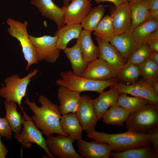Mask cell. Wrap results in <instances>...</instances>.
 Instances as JSON below:
<instances>
[{
    "label": "cell",
    "mask_w": 158,
    "mask_h": 158,
    "mask_svg": "<svg viewBox=\"0 0 158 158\" xmlns=\"http://www.w3.org/2000/svg\"><path fill=\"white\" fill-rule=\"evenodd\" d=\"M158 29V19L149 17L137 26L132 31V34L138 46L147 43L152 33Z\"/></svg>",
    "instance_id": "24"
},
{
    "label": "cell",
    "mask_w": 158,
    "mask_h": 158,
    "mask_svg": "<svg viewBox=\"0 0 158 158\" xmlns=\"http://www.w3.org/2000/svg\"><path fill=\"white\" fill-rule=\"evenodd\" d=\"M60 125L63 132L73 140L78 141L82 139L83 129L75 113H69L62 115L60 117Z\"/></svg>",
    "instance_id": "20"
},
{
    "label": "cell",
    "mask_w": 158,
    "mask_h": 158,
    "mask_svg": "<svg viewBox=\"0 0 158 158\" xmlns=\"http://www.w3.org/2000/svg\"></svg>",
    "instance_id": "46"
},
{
    "label": "cell",
    "mask_w": 158,
    "mask_h": 158,
    "mask_svg": "<svg viewBox=\"0 0 158 158\" xmlns=\"http://www.w3.org/2000/svg\"><path fill=\"white\" fill-rule=\"evenodd\" d=\"M151 146L131 148L120 152H111L109 157L112 158H157Z\"/></svg>",
    "instance_id": "29"
},
{
    "label": "cell",
    "mask_w": 158,
    "mask_h": 158,
    "mask_svg": "<svg viewBox=\"0 0 158 158\" xmlns=\"http://www.w3.org/2000/svg\"><path fill=\"white\" fill-rule=\"evenodd\" d=\"M38 72V69L35 68L23 78H20L18 74L8 77L4 80L5 85L0 88V96L6 100L16 103L22 111L21 100L26 95L31 79Z\"/></svg>",
    "instance_id": "5"
},
{
    "label": "cell",
    "mask_w": 158,
    "mask_h": 158,
    "mask_svg": "<svg viewBox=\"0 0 158 158\" xmlns=\"http://www.w3.org/2000/svg\"><path fill=\"white\" fill-rule=\"evenodd\" d=\"M8 152V149L5 147L1 141V135H0V158H5Z\"/></svg>",
    "instance_id": "40"
},
{
    "label": "cell",
    "mask_w": 158,
    "mask_h": 158,
    "mask_svg": "<svg viewBox=\"0 0 158 158\" xmlns=\"http://www.w3.org/2000/svg\"><path fill=\"white\" fill-rule=\"evenodd\" d=\"M130 113L127 109L115 104L104 114L102 117L103 121L107 125L122 126Z\"/></svg>",
    "instance_id": "26"
},
{
    "label": "cell",
    "mask_w": 158,
    "mask_h": 158,
    "mask_svg": "<svg viewBox=\"0 0 158 158\" xmlns=\"http://www.w3.org/2000/svg\"><path fill=\"white\" fill-rule=\"evenodd\" d=\"M71 3L63 6L65 24L80 23L92 9L88 0H71Z\"/></svg>",
    "instance_id": "14"
},
{
    "label": "cell",
    "mask_w": 158,
    "mask_h": 158,
    "mask_svg": "<svg viewBox=\"0 0 158 158\" xmlns=\"http://www.w3.org/2000/svg\"><path fill=\"white\" fill-rule=\"evenodd\" d=\"M93 34L96 37L110 42L116 36L112 20L110 16L106 15L99 21Z\"/></svg>",
    "instance_id": "30"
},
{
    "label": "cell",
    "mask_w": 158,
    "mask_h": 158,
    "mask_svg": "<svg viewBox=\"0 0 158 158\" xmlns=\"http://www.w3.org/2000/svg\"><path fill=\"white\" fill-rule=\"evenodd\" d=\"M110 12L116 35L131 29L132 16L129 2L118 6L111 7Z\"/></svg>",
    "instance_id": "13"
},
{
    "label": "cell",
    "mask_w": 158,
    "mask_h": 158,
    "mask_svg": "<svg viewBox=\"0 0 158 158\" xmlns=\"http://www.w3.org/2000/svg\"><path fill=\"white\" fill-rule=\"evenodd\" d=\"M138 67L140 76L145 81L152 86L158 78V64L149 59Z\"/></svg>",
    "instance_id": "34"
},
{
    "label": "cell",
    "mask_w": 158,
    "mask_h": 158,
    "mask_svg": "<svg viewBox=\"0 0 158 158\" xmlns=\"http://www.w3.org/2000/svg\"><path fill=\"white\" fill-rule=\"evenodd\" d=\"M127 60L133 52L139 47L135 42L130 29L116 35L110 41Z\"/></svg>",
    "instance_id": "22"
},
{
    "label": "cell",
    "mask_w": 158,
    "mask_h": 158,
    "mask_svg": "<svg viewBox=\"0 0 158 158\" xmlns=\"http://www.w3.org/2000/svg\"><path fill=\"white\" fill-rule=\"evenodd\" d=\"M113 86L119 94L125 93L143 98L147 99L150 104L158 105V95L155 92L152 86L142 78L131 85L118 82Z\"/></svg>",
    "instance_id": "10"
},
{
    "label": "cell",
    "mask_w": 158,
    "mask_h": 158,
    "mask_svg": "<svg viewBox=\"0 0 158 158\" xmlns=\"http://www.w3.org/2000/svg\"><path fill=\"white\" fill-rule=\"evenodd\" d=\"M110 87L108 91H103L98 97L92 100L97 121L101 119L109 108L116 104L120 94L114 86Z\"/></svg>",
    "instance_id": "19"
},
{
    "label": "cell",
    "mask_w": 158,
    "mask_h": 158,
    "mask_svg": "<svg viewBox=\"0 0 158 158\" xmlns=\"http://www.w3.org/2000/svg\"><path fill=\"white\" fill-rule=\"evenodd\" d=\"M105 11L104 7L102 5L92 8L81 22L82 28L91 32L94 31Z\"/></svg>",
    "instance_id": "32"
},
{
    "label": "cell",
    "mask_w": 158,
    "mask_h": 158,
    "mask_svg": "<svg viewBox=\"0 0 158 158\" xmlns=\"http://www.w3.org/2000/svg\"><path fill=\"white\" fill-rule=\"evenodd\" d=\"M149 38L158 39V29L154 30L152 33Z\"/></svg>",
    "instance_id": "44"
},
{
    "label": "cell",
    "mask_w": 158,
    "mask_h": 158,
    "mask_svg": "<svg viewBox=\"0 0 158 158\" xmlns=\"http://www.w3.org/2000/svg\"><path fill=\"white\" fill-rule=\"evenodd\" d=\"M91 32L84 29L82 30L76 41L83 58L88 62L97 58L99 55V47L94 43L91 37Z\"/></svg>",
    "instance_id": "21"
},
{
    "label": "cell",
    "mask_w": 158,
    "mask_h": 158,
    "mask_svg": "<svg viewBox=\"0 0 158 158\" xmlns=\"http://www.w3.org/2000/svg\"><path fill=\"white\" fill-rule=\"evenodd\" d=\"M60 75L61 78L56 81L57 85L80 92L93 91L100 94L106 88L114 86L118 82L117 78L106 81L95 80L76 75L71 71H62Z\"/></svg>",
    "instance_id": "3"
},
{
    "label": "cell",
    "mask_w": 158,
    "mask_h": 158,
    "mask_svg": "<svg viewBox=\"0 0 158 158\" xmlns=\"http://www.w3.org/2000/svg\"><path fill=\"white\" fill-rule=\"evenodd\" d=\"M149 59L158 64V52L152 51Z\"/></svg>",
    "instance_id": "42"
},
{
    "label": "cell",
    "mask_w": 158,
    "mask_h": 158,
    "mask_svg": "<svg viewBox=\"0 0 158 158\" xmlns=\"http://www.w3.org/2000/svg\"><path fill=\"white\" fill-rule=\"evenodd\" d=\"M7 121L12 132L15 134L20 133L22 130V116L17 110V103L5 100L4 102Z\"/></svg>",
    "instance_id": "28"
},
{
    "label": "cell",
    "mask_w": 158,
    "mask_h": 158,
    "mask_svg": "<svg viewBox=\"0 0 158 158\" xmlns=\"http://www.w3.org/2000/svg\"><path fill=\"white\" fill-rule=\"evenodd\" d=\"M80 93L63 86H59L57 97L59 102V110L61 114L75 113L81 98Z\"/></svg>",
    "instance_id": "16"
},
{
    "label": "cell",
    "mask_w": 158,
    "mask_h": 158,
    "mask_svg": "<svg viewBox=\"0 0 158 158\" xmlns=\"http://www.w3.org/2000/svg\"><path fill=\"white\" fill-rule=\"evenodd\" d=\"M6 23L9 26L7 30L9 34L20 43L24 58L27 63L25 68L27 71L31 65L38 62L34 47L29 39L27 31L28 22L25 21L22 23L10 18Z\"/></svg>",
    "instance_id": "6"
},
{
    "label": "cell",
    "mask_w": 158,
    "mask_h": 158,
    "mask_svg": "<svg viewBox=\"0 0 158 158\" xmlns=\"http://www.w3.org/2000/svg\"><path fill=\"white\" fill-rule=\"evenodd\" d=\"M22 116L23 128L19 133L15 134V139L20 143L24 148H29L32 143H35L42 148L47 154L48 157L55 158L49 151L46 142V140L40 131L36 126L31 117L27 115L23 110Z\"/></svg>",
    "instance_id": "7"
},
{
    "label": "cell",
    "mask_w": 158,
    "mask_h": 158,
    "mask_svg": "<svg viewBox=\"0 0 158 158\" xmlns=\"http://www.w3.org/2000/svg\"><path fill=\"white\" fill-rule=\"evenodd\" d=\"M12 131L6 118H0V135L7 140L12 138Z\"/></svg>",
    "instance_id": "36"
},
{
    "label": "cell",
    "mask_w": 158,
    "mask_h": 158,
    "mask_svg": "<svg viewBox=\"0 0 158 158\" xmlns=\"http://www.w3.org/2000/svg\"><path fill=\"white\" fill-rule=\"evenodd\" d=\"M78 152L87 158H108L111 149L107 144L95 140L87 142L82 139L78 141Z\"/></svg>",
    "instance_id": "15"
},
{
    "label": "cell",
    "mask_w": 158,
    "mask_h": 158,
    "mask_svg": "<svg viewBox=\"0 0 158 158\" xmlns=\"http://www.w3.org/2000/svg\"><path fill=\"white\" fill-rule=\"evenodd\" d=\"M92 100L88 95H82L75 113L81 126L87 133L95 130L98 121Z\"/></svg>",
    "instance_id": "12"
},
{
    "label": "cell",
    "mask_w": 158,
    "mask_h": 158,
    "mask_svg": "<svg viewBox=\"0 0 158 158\" xmlns=\"http://www.w3.org/2000/svg\"><path fill=\"white\" fill-rule=\"evenodd\" d=\"M80 23L66 24L58 29L54 33L57 36V47L60 50H64L69 42L74 39H78L82 30Z\"/></svg>",
    "instance_id": "23"
},
{
    "label": "cell",
    "mask_w": 158,
    "mask_h": 158,
    "mask_svg": "<svg viewBox=\"0 0 158 158\" xmlns=\"http://www.w3.org/2000/svg\"><path fill=\"white\" fill-rule=\"evenodd\" d=\"M73 140L69 136L58 134L51 135L46 140L47 148L50 152L58 158H82L73 146Z\"/></svg>",
    "instance_id": "9"
},
{
    "label": "cell",
    "mask_w": 158,
    "mask_h": 158,
    "mask_svg": "<svg viewBox=\"0 0 158 158\" xmlns=\"http://www.w3.org/2000/svg\"><path fill=\"white\" fill-rule=\"evenodd\" d=\"M118 70L98 58L88 63L81 76L95 80H108L116 78Z\"/></svg>",
    "instance_id": "11"
},
{
    "label": "cell",
    "mask_w": 158,
    "mask_h": 158,
    "mask_svg": "<svg viewBox=\"0 0 158 158\" xmlns=\"http://www.w3.org/2000/svg\"><path fill=\"white\" fill-rule=\"evenodd\" d=\"M150 103L147 99L139 97H131L126 94H119L115 104L122 107L129 111L130 113L135 112Z\"/></svg>",
    "instance_id": "31"
},
{
    "label": "cell",
    "mask_w": 158,
    "mask_h": 158,
    "mask_svg": "<svg viewBox=\"0 0 158 158\" xmlns=\"http://www.w3.org/2000/svg\"><path fill=\"white\" fill-rule=\"evenodd\" d=\"M42 105L38 107L34 102H30L26 98L24 102L33 112L31 117L36 126L42 130L47 138L54 133L68 136L61 130L60 125L61 114L58 105L42 95L39 98Z\"/></svg>",
    "instance_id": "1"
},
{
    "label": "cell",
    "mask_w": 158,
    "mask_h": 158,
    "mask_svg": "<svg viewBox=\"0 0 158 158\" xmlns=\"http://www.w3.org/2000/svg\"><path fill=\"white\" fill-rule=\"evenodd\" d=\"M127 130L123 133L108 134L98 132L94 130L87 133L86 136L97 142L107 144L112 150L117 152L131 148L151 145L147 133H140Z\"/></svg>",
    "instance_id": "2"
},
{
    "label": "cell",
    "mask_w": 158,
    "mask_h": 158,
    "mask_svg": "<svg viewBox=\"0 0 158 158\" xmlns=\"http://www.w3.org/2000/svg\"><path fill=\"white\" fill-rule=\"evenodd\" d=\"M96 40L99 49V58L105 61L118 69L127 63V60L110 43L97 37Z\"/></svg>",
    "instance_id": "18"
},
{
    "label": "cell",
    "mask_w": 158,
    "mask_h": 158,
    "mask_svg": "<svg viewBox=\"0 0 158 158\" xmlns=\"http://www.w3.org/2000/svg\"><path fill=\"white\" fill-rule=\"evenodd\" d=\"M147 43L152 50L158 52V39L149 38Z\"/></svg>",
    "instance_id": "38"
},
{
    "label": "cell",
    "mask_w": 158,
    "mask_h": 158,
    "mask_svg": "<svg viewBox=\"0 0 158 158\" xmlns=\"http://www.w3.org/2000/svg\"><path fill=\"white\" fill-rule=\"evenodd\" d=\"M71 64L73 73L78 76H81L89 62L84 59L78 43L73 47H67L63 50Z\"/></svg>",
    "instance_id": "27"
},
{
    "label": "cell",
    "mask_w": 158,
    "mask_h": 158,
    "mask_svg": "<svg viewBox=\"0 0 158 158\" xmlns=\"http://www.w3.org/2000/svg\"><path fill=\"white\" fill-rule=\"evenodd\" d=\"M129 3L132 16L130 30L132 31L149 17L150 4L149 0H130Z\"/></svg>",
    "instance_id": "25"
},
{
    "label": "cell",
    "mask_w": 158,
    "mask_h": 158,
    "mask_svg": "<svg viewBox=\"0 0 158 158\" xmlns=\"http://www.w3.org/2000/svg\"><path fill=\"white\" fill-rule=\"evenodd\" d=\"M152 50L147 43L138 47L131 54L127 60V62L138 66L149 59Z\"/></svg>",
    "instance_id": "35"
},
{
    "label": "cell",
    "mask_w": 158,
    "mask_h": 158,
    "mask_svg": "<svg viewBox=\"0 0 158 158\" xmlns=\"http://www.w3.org/2000/svg\"><path fill=\"white\" fill-rule=\"evenodd\" d=\"M29 37L38 61L44 60L50 63L56 61L61 51L57 47V36L45 35L36 37L29 35Z\"/></svg>",
    "instance_id": "8"
},
{
    "label": "cell",
    "mask_w": 158,
    "mask_h": 158,
    "mask_svg": "<svg viewBox=\"0 0 158 158\" xmlns=\"http://www.w3.org/2000/svg\"><path fill=\"white\" fill-rule=\"evenodd\" d=\"M150 4L149 11H158V0H149Z\"/></svg>",
    "instance_id": "41"
},
{
    "label": "cell",
    "mask_w": 158,
    "mask_h": 158,
    "mask_svg": "<svg viewBox=\"0 0 158 158\" xmlns=\"http://www.w3.org/2000/svg\"><path fill=\"white\" fill-rule=\"evenodd\" d=\"M147 133L152 145L154 153L158 157V127L150 130Z\"/></svg>",
    "instance_id": "37"
},
{
    "label": "cell",
    "mask_w": 158,
    "mask_h": 158,
    "mask_svg": "<svg viewBox=\"0 0 158 158\" xmlns=\"http://www.w3.org/2000/svg\"><path fill=\"white\" fill-rule=\"evenodd\" d=\"M126 122L127 130L147 133L158 127V105L150 103L131 113Z\"/></svg>",
    "instance_id": "4"
},
{
    "label": "cell",
    "mask_w": 158,
    "mask_h": 158,
    "mask_svg": "<svg viewBox=\"0 0 158 158\" xmlns=\"http://www.w3.org/2000/svg\"><path fill=\"white\" fill-rule=\"evenodd\" d=\"M139 76L138 66L127 62L118 69L116 78L119 83L132 84L138 80Z\"/></svg>",
    "instance_id": "33"
},
{
    "label": "cell",
    "mask_w": 158,
    "mask_h": 158,
    "mask_svg": "<svg viewBox=\"0 0 158 158\" xmlns=\"http://www.w3.org/2000/svg\"><path fill=\"white\" fill-rule=\"evenodd\" d=\"M152 86L155 92L158 95V78L154 81Z\"/></svg>",
    "instance_id": "43"
},
{
    "label": "cell",
    "mask_w": 158,
    "mask_h": 158,
    "mask_svg": "<svg viewBox=\"0 0 158 158\" xmlns=\"http://www.w3.org/2000/svg\"><path fill=\"white\" fill-rule=\"evenodd\" d=\"M130 0H95L97 4L102 2L108 1L113 3L115 6H118L124 4L129 2Z\"/></svg>",
    "instance_id": "39"
},
{
    "label": "cell",
    "mask_w": 158,
    "mask_h": 158,
    "mask_svg": "<svg viewBox=\"0 0 158 158\" xmlns=\"http://www.w3.org/2000/svg\"><path fill=\"white\" fill-rule=\"evenodd\" d=\"M71 0H63V2L64 6H67L69 4L70 2H71Z\"/></svg>",
    "instance_id": "45"
},
{
    "label": "cell",
    "mask_w": 158,
    "mask_h": 158,
    "mask_svg": "<svg viewBox=\"0 0 158 158\" xmlns=\"http://www.w3.org/2000/svg\"><path fill=\"white\" fill-rule=\"evenodd\" d=\"M31 4L35 6L44 17L53 20L58 29L65 25L62 9L56 5L52 0H32Z\"/></svg>",
    "instance_id": "17"
}]
</instances>
